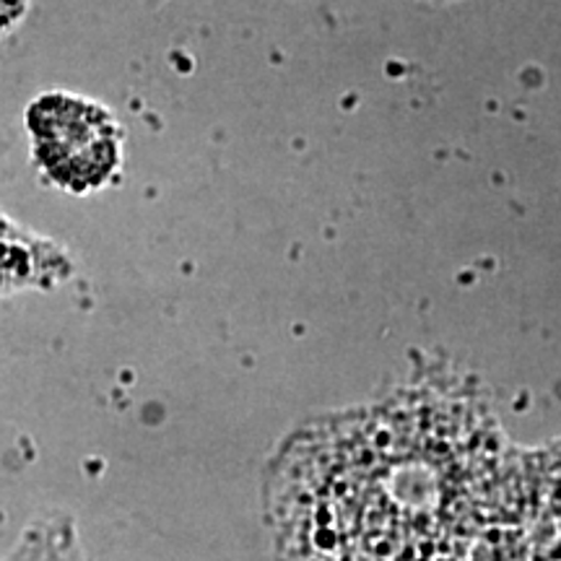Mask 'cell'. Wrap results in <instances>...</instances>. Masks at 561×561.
<instances>
[{"label": "cell", "instance_id": "1", "mask_svg": "<svg viewBox=\"0 0 561 561\" xmlns=\"http://www.w3.org/2000/svg\"><path fill=\"white\" fill-rule=\"evenodd\" d=\"M496 481L468 416L396 409L294 442L273 507L284 561H442L471 536Z\"/></svg>", "mask_w": 561, "mask_h": 561}, {"label": "cell", "instance_id": "3", "mask_svg": "<svg viewBox=\"0 0 561 561\" xmlns=\"http://www.w3.org/2000/svg\"><path fill=\"white\" fill-rule=\"evenodd\" d=\"M466 561H561V442L496 476Z\"/></svg>", "mask_w": 561, "mask_h": 561}, {"label": "cell", "instance_id": "5", "mask_svg": "<svg viewBox=\"0 0 561 561\" xmlns=\"http://www.w3.org/2000/svg\"><path fill=\"white\" fill-rule=\"evenodd\" d=\"M30 0H0V37L19 24V19L26 13Z\"/></svg>", "mask_w": 561, "mask_h": 561}, {"label": "cell", "instance_id": "2", "mask_svg": "<svg viewBox=\"0 0 561 561\" xmlns=\"http://www.w3.org/2000/svg\"><path fill=\"white\" fill-rule=\"evenodd\" d=\"M32 161L70 195L107 187L123 170L125 133L107 104L73 91H45L24 112Z\"/></svg>", "mask_w": 561, "mask_h": 561}, {"label": "cell", "instance_id": "4", "mask_svg": "<svg viewBox=\"0 0 561 561\" xmlns=\"http://www.w3.org/2000/svg\"><path fill=\"white\" fill-rule=\"evenodd\" d=\"M5 561H81L79 541L68 520H42L26 530Z\"/></svg>", "mask_w": 561, "mask_h": 561}]
</instances>
